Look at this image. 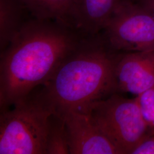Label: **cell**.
<instances>
[{
	"instance_id": "1",
	"label": "cell",
	"mask_w": 154,
	"mask_h": 154,
	"mask_svg": "<svg viewBox=\"0 0 154 154\" xmlns=\"http://www.w3.org/2000/svg\"><path fill=\"white\" fill-rule=\"evenodd\" d=\"M86 35L64 22L30 18L1 53V112L47 82Z\"/></svg>"
},
{
	"instance_id": "2",
	"label": "cell",
	"mask_w": 154,
	"mask_h": 154,
	"mask_svg": "<svg viewBox=\"0 0 154 154\" xmlns=\"http://www.w3.org/2000/svg\"><path fill=\"white\" fill-rule=\"evenodd\" d=\"M122 53L102 32L88 35L68 55L39 91L54 112L62 116L104 99L116 89V65Z\"/></svg>"
},
{
	"instance_id": "3",
	"label": "cell",
	"mask_w": 154,
	"mask_h": 154,
	"mask_svg": "<svg viewBox=\"0 0 154 154\" xmlns=\"http://www.w3.org/2000/svg\"><path fill=\"white\" fill-rule=\"evenodd\" d=\"M54 110L35 88L1 112L0 154H46L48 120Z\"/></svg>"
},
{
	"instance_id": "4",
	"label": "cell",
	"mask_w": 154,
	"mask_h": 154,
	"mask_svg": "<svg viewBox=\"0 0 154 154\" xmlns=\"http://www.w3.org/2000/svg\"><path fill=\"white\" fill-rule=\"evenodd\" d=\"M77 110L88 114L123 154H130L140 140L154 132L144 121L136 98L114 93Z\"/></svg>"
},
{
	"instance_id": "5",
	"label": "cell",
	"mask_w": 154,
	"mask_h": 154,
	"mask_svg": "<svg viewBox=\"0 0 154 154\" xmlns=\"http://www.w3.org/2000/svg\"><path fill=\"white\" fill-rule=\"evenodd\" d=\"M101 32L121 53L154 49V16L136 0H123Z\"/></svg>"
},
{
	"instance_id": "6",
	"label": "cell",
	"mask_w": 154,
	"mask_h": 154,
	"mask_svg": "<svg viewBox=\"0 0 154 154\" xmlns=\"http://www.w3.org/2000/svg\"><path fill=\"white\" fill-rule=\"evenodd\" d=\"M61 116L65 121L70 154H123L88 114L72 110Z\"/></svg>"
},
{
	"instance_id": "7",
	"label": "cell",
	"mask_w": 154,
	"mask_h": 154,
	"mask_svg": "<svg viewBox=\"0 0 154 154\" xmlns=\"http://www.w3.org/2000/svg\"><path fill=\"white\" fill-rule=\"evenodd\" d=\"M116 92L137 96L154 86V49L122 53L116 65Z\"/></svg>"
},
{
	"instance_id": "8",
	"label": "cell",
	"mask_w": 154,
	"mask_h": 154,
	"mask_svg": "<svg viewBox=\"0 0 154 154\" xmlns=\"http://www.w3.org/2000/svg\"><path fill=\"white\" fill-rule=\"evenodd\" d=\"M123 0H76L72 26L86 35L101 32Z\"/></svg>"
},
{
	"instance_id": "9",
	"label": "cell",
	"mask_w": 154,
	"mask_h": 154,
	"mask_svg": "<svg viewBox=\"0 0 154 154\" xmlns=\"http://www.w3.org/2000/svg\"><path fill=\"white\" fill-rule=\"evenodd\" d=\"M20 0H0V51L2 52L32 18Z\"/></svg>"
},
{
	"instance_id": "10",
	"label": "cell",
	"mask_w": 154,
	"mask_h": 154,
	"mask_svg": "<svg viewBox=\"0 0 154 154\" xmlns=\"http://www.w3.org/2000/svg\"><path fill=\"white\" fill-rule=\"evenodd\" d=\"M20 1L33 18L59 21L73 27L72 18L76 0Z\"/></svg>"
},
{
	"instance_id": "11",
	"label": "cell",
	"mask_w": 154,
	"mask_h": 154,
	"mask_svg": "<svg viewBox=\"0 0 154 154\" xmlns=\"http://www.w3.org/2000/svg\"><path fill=\"white\" fill-rule=\"evenodd\" d=\"M46 154H70L65 119L54 112L50 116L48 120Z\"/></svg>"
},
{
	"instance_id": "12",
	"label": "cell",
	"mask_w": 154,
	"mask_h": 154,
	"mask_svg": "<svg viewBox=\"0 0 154 154\" xmlns=\"http://www.w3.org/2000/svg\"><path fill=\"white\" fill-rule=\"evenodd\" d=\"M135 98L144 121L154 130V86L138 95Z\"/></svg>"
},
{
	"instance_id": "13",
	"label": "cell",
	"mask_w": 154,
	"mask_h": 154,
	"mask_svg": "<svg viewBox=\"0 0 154 154\" xmlns=\"http://www.w3.org/2000/svg\"><path fill=\"white\" fill-rule=\"evenodd\" d=\"M130 154H154V132L149 133L140 140Z\"/></svg>"
},
{
	"instance_id": "14",
	"label": "cell",
	"mask_w": 154,
	"mask_h": 154,
	"mask_svg": "<svg viewBox=\"0 0 154 154\" xmlns=\"http://www.w3.org/2000/svg\"><path fill=\"white\" fill-rule=\"evenodd\" d=\"M138 3L147 9L154 16V0H136Z\"/></svg>"
}]
</instances>
